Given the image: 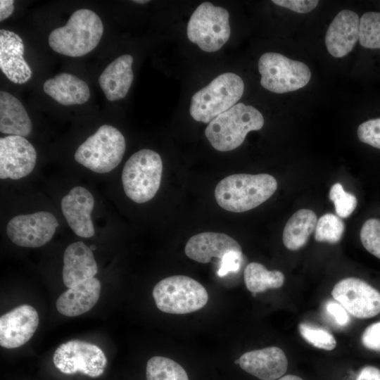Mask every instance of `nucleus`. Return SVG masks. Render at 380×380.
Returning a JSON list of instances; mask_svg holds the SVG:
<instances>
[{
	"label": "nucleus",
	"instance_id": "obj_1",
	"mask_svg": "<svg viewBox=\"0 0 380 380\" xmlns=\"http://www.w3.org/2000/svg\"><path fill=\"white\" fill-rule=\"evenodd\" d=\"M277 189V182L270 175L234 174L222 179L217 184L215 197L223 209L243 213L266 201Z\"/></svg>",
	"mask_w": 380,
	"mask_h": 380
},
{
	"label": "nucleus",
	"instance_id": "obj_2",
	"mask_svg": "<svg viewBox=\"0 0 380 380\" xmlns=\"http://www.w3.org/2000/svg\"><path fill=\"white\" fill-rule=\"evenodd\" d=\"M103 33L99 16L93 11L81 8L75 11L67 23L54 29L49 36V44L56 52L80 57L94 50Z\"/></svg>",
	"mask_w": 380,
	"mask_h": 380
},
{
	"label": "nucleus",
	"instance_id": "obj_3",
	"mask_svg": "<svg viewBox=\"0 0 380 380\" xmlns=\"http://www.w3.org/2000/svg\"><path fill=\"white\" fill-rule=\"evenodd\" d=\"M263 125V116L258 109L239 103L208 123L205 134L215 149L229 151L241 146L249 132Z\"/></svg>",
	"mask_w": 380,
	"mask_h": 380
},
{
	"label": "nucleus",
	"instance_id": "obj_4",
	"mask_svg": "<svg viewBox=\"0 0 380 380\" xmlns=\"http://www.w3.org/2000/svg\"><path fill=\"white\" fill-rule=\"evenodd\" d=\"M244 91L243 80L232 72H225L196 92L189 112L198 122L210 123L221 113L236 105Z\"/></svg>",
	"mask_w": 380,
	"mask_h": 380
},
{
	"label": "nucleus",
	"instance_id": "obj_5",
	"mask_svg": "<svg viewBox=\"0 0 380 380\" xmlns=\"http://www.w3.org/2000/svg\"><path fill=\"white\" fill-rule=\"evenodd\" d=\"M163 172L160 155L151 149H141L125 163L122 182L125 194L133 201L143 203L151 200L159 189Z\"/></svg>",
	"mask_w": 380,
	"mask_h": 380
},
{
	"label": "nucleus",
	"instance_id": "obj_6",
	"mask_svg": "<svg viewBox=\"0 0 380 380\" xmlns=\"http://www.w3.org/2000/svg\"><path fill=\"white\" fill-rule=\"evenodd\" d=\"M126 148L122 134L115 127L103 125L79 146L75 159L98 173H106L117 167Z\"/></svg>",
	"mask_w": 380,
	"mask_h": 380
},
{
	"label": "nucleus",
	"instance_id": "obj_7",
	"mask_svg": "<svg viewBox=\"0 0 380 380\" xmlns=\"http://www.w3.org/2000/svg\"><path fill=\"white\" fill-rule=\"evenodd\" d=\"M157 308L162 312L184 315L203 308L208 300L205 287L184 275H174L158 282L153 289Z\"/></svg>",
	"mask_w": 380,
	"mask_h": 380
},
{
	"label": "nucleus",
	"instance_id": "obj_8",
	"mask_svg": "<svg viewBox=\"0 0 380 380\" xmlns=\"http://www.w3.org/2000/svg\"><path fill=\"white\" fill-rule=\"evenodd\" d=\"M229 14L225 8L203 2L189 19L186 29L188 39L204 51H217L229 38Z\"/></svg>",
	"mask_w": 380,
	"mask_h": 380
},
{
	"label": "nucleus",
	"instance_id": "obj_9",
	"mask_svg": "<svg viewBox=\"0 0 380 380\" xmlns=\"http://www.w3.org/2000/svg\"><path fill=\"white\" fill-rule=\"evenodd\" d=\"M260 84L277 94L293 91L309 82L311 72L306 64L274 52L263 53L258 61Z\"/></svg>",
	"mask_w": 380,
	"mask_h": 380
},
{
	"label": "nucleus",
	"instance_id": "obj_10",
	"mask_svg": "<svg viewBox=\"0 0 380 380\" xmlns=\"http://www.w3.org/2000/svg\"><path fill=\"white\" fill-rule=\"evenodd\" d=\"M53 362L62 373L80 372L90 377H98L104 372L107 359L96 345L81 340H71L56 348Z\"/></svg>",
	"mask_w": 380,
	"mask_h": 380
},
{
	"label": "nucleus",
	"instance_id": "obj_11",
	"mask_svg": "<svg viewBox=\"0 0 380 380\" xmlns=\"http://www.w3.org/2000/svg\"><path fill=\"white\" fill-rule=\"evenodd\" d=\"M331 295L357 318H371L380 313V292L360 279H341L334 286Z\"/></svg>",
	"mask_w": 380,
	"mask_h": 380
},
{
	"label": "nucleus",
	"instance_id": "obj_12",
	"mask_svg": "<svg viewBox=\"0 0 380 380\" xmlns=\"http://www.w3.org/2000/svg\"><path fill=\"white\" fill-rule=\"evenodd\" d=\"M58 227V222L53 214L39 211L13 217L7 224L6 233L18 246L37 248L48 243Z\"/></svg>",
	"mask_w": 380,
	"mask_h": 380
},
{
	"label": "nucleus",
	"instance_id": "obj_13",
	"mask_svg": "<svg viewBox=\"0 0 380 380\" xmlns=\"http://www.w3.org/2000/svg\"><path fill=\"white\" fill-rule=\"evenodd\" d=\"M37 153L25 137L8 135L0 139V178L18 179L34 168Z\"/></svg>",
	"mask_w": 380,
	"mask_h": 380
},
{
	"label": "nucleus",
	"instance_id": "obj_14",
	"mask_svg": "<svg viewBox=\"0 0 380 380\" xmlns=\"http://www.w3.org/2000/svg\"><path fill=\"white\" fill-rule=\"evenodd\" d=\"M39 315L32 306L20 305L0 317V345L15 348L26 343L39 324Z\"/></svg>",
	"mask_w": 380,
	"mask_h": 380
},
{
	"label": "nucleus",
	"instance_id": "obj_15",
	"mask_svg": "<svg viewBox=\"0 0 380 380\" xmlns=\"http://www.w3.org/2000/svg\"><path fill=\"white\" fill-rule=\"evenodd\" d=\"M93 195L82 186H75L61 200L63 214L72 230L79 236L90 238L94 235L91 218L94 208Z\"/></svg>",
	"mask_w": 380,
	"mask_h": 380
},
{
	"label": "nucleus",
	"instance_id": "obj_16",
	"mask_svg": "<svg viewBox=\"0 0 380 380\" xmlns=\"http://www.w3.org/2000/svg\"><path fill=\"white\" fill-rule=\"evenodd\" d=\"M24 50L23 39L18 34L0 30V68L15 84H24L32 75V69L23 57Z\"/></svg>",
	"mask_w": 380,
	"mask_h": 380
},
{
	"label": "nucleus",
	"instance_id": "obj_17",
	"mask_svg": "<svg viewBox=\"0 0 380 380\" xmlns=\"http://www.w3.org/2000/svg\"><path fill=\"white\" fill-rule=\"evenodd\" d=\"M239 359L241 369L260 380L279 379L288 367L284 352L276 346L245 353Z\"/></svg>",
	"mask_w": 380,
	"mask_h": 380
},
{
	"label": "nucleus",
	"instance_id": "obj_18",
	"mask_svg": "<svg viewBox=\"0 0 380 380\" xmlns=\"http://www.w3.org/2000/svg\"><path fill=\"white\" fill-rule=\"evenodd\" d=\"M360 18L348 9L341 11L329 26L325 44L329 53L335 58L349 53L359 40Z\"/></svg>",
	"mask_w": 380,
	"mask_h": 380
},
{
	"label": "nucleus",
	"instance_id": "obj_19",
	"mask_svg": "<svg viewBox=\"0 0 380 380\" xmlns=\"http://www.w3.org/2000/svg\"><path fill=\"white\" fill-rule=\"evenodd\" d=\"M231 251H242V249L239 243L227 234L212 232L192 236L184 248L188 258L201 263H208L213 258L221 259Z\"/></svg>",
	"mask_w": 380,
	"mask_h": 380
},
{
	"label": "nucleus",
	"instance_id": "obj_20",
	"mask_svg": "<svg viewBox=\"0 0 380 380\" xmlns=\"http://www.w3.org/2000/svg\"><path fill=\"white\" fill-rule=\"evenodd\" d=\"M98 271L92 251L82 241L69 245L63 255V281L72 288L94 278Z\"/></svg>",
	"mask_w": 380,
	"mask_h": 380
},
{
	"label": "nucleus",
	"instance_id": "obj_21",
	"mask_svg": "<svg viewBox=\"0 0 380 380\" xmlns=\"http://www.w3.org/2000/svg\"><path fill=\"white\" fill-rule=\"evenodd\" d=\"M100 291V281L97 278H91L64 291L57 299L56 308L65 316H79L96 305Z\"/></svg>",
	"mask_w": 380,
	"mask_h": 380
},
{
	"label": "nucleus",
	"instance_id": "obj_22",
	"mask_svg": "<svg viewBox=\"0 0 380 380\" xmlns=\"http://www.w3.org/2000/svg\"><path fill=\"white\" fill-rule=\"evenodd\" d=\"M132 63L131 55H122L113 61L99 76V85L108 101H118L127 95L134 78Z\"/></svg>",
	"mask_w": 380,
	"mask_h": 380
},
{
	"label": "nucleus",
	"instance_id": "obj_23",
	"mask_svg": "<svg viewBox=\"0 0 380 380\" xmlns=\"http://www.w3.org/2000/svg\"><path fill=\"white\" fill-rule=\"evenodd\" d=\"M44 91L63 106H73L87 102L90 97L87 84L77 76L61 72L47 80Z\"/></svg>",
	"mask_w": 380,
	"mask_h": 380
},
{
	"label": "nucleus",
	"instance_id": "obj_24",
	"mask_svg": "<svg viewBox=\"0 0 380 380\" xmlns=\"http://www.w3.org/2000/svg\"><path fill=\"white\" fill-rule=\"evenodd\" d=\"M31 120L22 103L11 94L0 92V132L25 137L32 132Z\"/></svg>",
	"mask_w": 380,
	"mask_h": 380
},
{
	"label": "nucleus",
	"instance_id": "obj_25",
	"mask_svg": "<svg viewBox=\"0 0 380 380\" xmlns=\"http://www.w3.org/2000/svg\"><path fill=\"white\" fill-rule=\"evenodd\" d=\"M317 222V215L312 210L301 209L296 211L284 229L282 240L285 247L291 251L303 247L315 231Z\"/></svg>",
	"mask_w": 380,
	"mask_h": 380
},
{
	"label": "nucleus",
	"instance_id": "obj_26",
	"mask_svg": "<svg viewBox=\"0 0 380 380\" xmlns=\"http://www.w3.org/2000/svg\"><path fill=\"white\" fill-rule=\"evenodd\" d=\"M244 282L253 296L267 289L280 288L284 282V274L278 270H268L258 262L248 264L244 270Z\"/></svg>",
	"mask_w": 380,
	"mask_h": 380
},
{
	"label": "nucleus",
	"instance_id": "obj_27",
	"mask_svg": "<svg viewBox=\"0 0 380 380\" xmlns=\"http://www.w3.org/2000/svg\"><path fill=\"white\" fill-rule=\"evenodd\" d=\"M146 380H189L184 368L167 357L154 356L146 364Z\"/></svg>",
	"mask_w": 380,
	"mask_h": 380
},
{
	"label": "nucleus",
	"instance_id": "obj_28",
	"mask_svg": "<svg viewBox=\"0 0 380 380\" xmlns=\"http://www.w3.org/2000/svg\"><path fill=\"white\" fill-rule=\"evenodd\" d=\"M344 228L341 217L331 213L324 214L317 220L315 239L319 242L336 243L342 238Z\"/></svg>",
	"mask_w": 380,
	"mask_h": 380
},
{
	"label": "nucleus",
	"instance_id": "obj_29",
	"mask_svg": "<svg viewBox=\"0 0 380 380\" xmlns=\"http://www.w3.org/2000/svg\"><path fill=\"white\" fill-rule=\"evenodd\" d=\"M359 42L365 48L380 49V12H367L362 15Z\"/></svg>",
	"mask_w": 380,
	"mask_h": 380
},
{
	"label": "nucleus",
	"instance_id": "obj_30",
	"mask_svg": "<svg viewBox=\"0 0 380 380\" xmlns=\"http://www.w3.org/2000/svg\"><path fill=\"white\" fill-rule=\"evenodd\" d=\"M298 331L303 338L314 347L331 350L336 346L334 336L322 327L302 322L298 325Z\"/></svg>",
	"mask_w": 380,
	"mask_h": 380
},
{
	"label": "nucleus",
	"instance_id": "obj_31",
	"mask_svg": "<svg viewBox=\"0 0 380 380\" xmlns=\"http://www.w3.org/2000/svg\"><path fill=\"white\" fill-rule=\"evenodd\" d=\"M329 196L334 204L337 216L341 218L350 216L357 206L356 197L346 192L340 183H336L331 187Z\"/></svg>",
	"mask_w": 380,
	"mask_h": 380
},
{
	"label": "nucleus",
	"instance_id": "obj_32",
	"mask_svg": "<svg viewBox=\"0 0 380 380\" xmlns=\"http://www.w3.org/2000/svg\"><path fill=\"white\" fill-rule=\"evenodd\" d=\"M360 236L365 248L380 259V220H367L361 228Z\"/></svg>",
	"mask_w": 380,
	"mask_h": 380
},
{
	"label": "nucleus",
	"instance_id": "obj_33",
	"mask_svg": "<svg viewBox=\"0 0 380 380\" xmlns=\"http://www.w3.org/2000/svg\"><path fill=\"white\" fill-rule=\"evenodd\" d=\"M357 132L360 141L380 149V118L362 122Z\"/></svg>",
	"mask_w": 380,
	"mask_h": 380
},
{
	"label": "nucleus",
	"instance_id": "obj_34",
	"mask_svg": "<svg viewBox=\"0 0 380 380\" xmlns=\"http://www.w3.org/2000/svg\"><path fill=\"white\" fill-rule=\"evenodd\" d=\"M242 251H231L225 253L220 259L217 274L223 277L231 272H237L243 263Z\"/></svg>",
	"mask_w": 380,
	"mask_h": 380
},
{
	"label": "nucleus",
	"instance_id": "obj_35",
	"mask_svg": "<svg viewBox=\"0 0 380 380\" xmlns=\"http://www.w3.org/2000/svg\"><path fill=\"white\" fill-rule=\"evenodd\" d=\"M327 314L340 327H346L350 322V316L347 310L338 302L329 300L324 305Z\"/></svg>",
	"mask_w": 380,
	"mask_h": 380
},
{
	"label": "nucleus",
	"instance_id": "obj_36",
	"mask_svg": "<svg viewBox=\"0 0 380 380\" xmlns=\"http://www.w3.org/2000/svg\"><path fill=\"white\" fill-rule=\"evenodd\" d=\"M361 341L366 348L380 352V322L368 326L362 335Z\"/></svg>",
	"mask_w": 380,
	"mask_h": 380
},
{
	"label": "nucleus",
	"instance_id": "obj_37",
	"mask_svg": "<svg viewBox=\"0 0 380 380\" xmlns=\"http://www.w3.org/2000/svg\"><path fill=\"white\" fill-rule=\"evenodd\" d=\"M279 6L290 9L296 13H307L312 11L319 3L317 0H273Z\"/></svg>",
	"mask_w": 380,
	"mask_h": 380
},
{
	"label": "nucleus",
	"instance_id": "obj_38",
	"mask_svg": "<svg viewBox=\"0 0 380 380\" xmlns=\"http://www.w3.org/2000/svg\"><path fill=\"white\" fill-rule=\"evenodd\" d=\"M355 380H380V369L365 366L360 369Z\"/></svg>",
	"mask_w": 380,
	"mask_h": 380
},
{
	"label": "nucleus",
	"instance_id": "obj_39",
	"mask_svg": "<svg viewBox=\"0 0 380 380\" xmlns=\"http://www.w3.org/2000/svg\"><path fill=\"white\" fill-rule=\"evenodd\" d=\"M14 1H0V21H3L10 17L14 11Z\"/></svg>",
	"mask_w": 380,
	"mask_h": 380
},
{
	"label": "nucleus",
	"instance_id": "obj_40",
	"mask_svg": "<svg viewBox=\"0 0 380 380\" xmlns=\"http://www.w3.org/2000/svg\"><path fill=\"white\" fill-rule=\"evenodd\" d=\"M278 380H303V379H302L300 377L296 375L287 374L285 376H282L281 377L278 379Z\"/></svg>",
	"mask_w": 380,
	"mask_h": 380
},
{
	"label": "nucleus",
	"instance_id": "obj_41",
	"mask_svg": "<svg viewBox=\"0 0 380 380\" xmlns=\"http://www.w3.org/2000/svg\"><path fill=\"white\" fill-rule=\"evenodd\" d=\"M133 2L134 3H137V4H146V3H148L149 1L146 0H137V1H133Z\"/></svg>",
	"mask_w": 380,
	"mask_h": 380
},
{
	"label": "nucleus",
	"instance_id": "obj_42",
	"mask_svg": "<svg viewBox=\"0 0 380 380\" xmlns=\"http://www.w3.org/2000/svg\"><path fill=\"white\" fill-rule=\"evenodd\" d=\"M89 248H90V249H91V251H94V250H96V246H94V245H91Z\"/></svg>",
	"mask_w": 380,
	"mask_h": 380
},
{
	"label": "nucleus",
	"instance_id": "obj_43",
	"mask_svg": "<svg viewBox=\"0 0 380 380\" xmlns=\"http://www.w3.org/2000/svg\"><path fill=\"white\" fill-rule=\"evenodd\" d=\"M235 364H239V359L236 360L235 362H234Z\"/></svg>",
	"mask_w": 380,
	"mask_h": 380
}]
</instances>
